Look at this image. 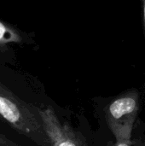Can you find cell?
I'll return each mask as SVG.
<instances>
[{
	"instance_id": "1",
	"label": "cell",
	"mask_w": 145,
	"mask_h": 146,
	"mask_svg": "<svg viewBox=\"0 0 145 146\" xmlns=\"http://www.w3.org/2000/svg\"><path fill=\"white\" fill-rule=\"evenodd\" d=\"M0 116L16 132L38 146H51L38 108L15 96L0 82Z\"/></svg>"
},
{
	"instance_id": "2",
	"label": "cell",
	"mask_w": 145,
	"mask_h": 146,
	"mask_svg": "<svg viewBox=\"0 0 145 146\" xmlns=\"http://www.w3.org/2000/svg\"><path fill=\"white\" fill-rule=\"evenodd\" d=\"M139 108V94L135 90L121 95L108 105L105 119L115 139H132Z\"/></svg>"
},
{
	"instance_id": "3",
	"label": "cell",
	"mask_w": 145,
	"mask_h": 146,
	"mask_svg": "<svg viewBox=\"0 0 145 146\" xmlns=\"http://www.w3.org/2000/svg\"><path fill=\"white\" fill-rule=\"evenodd\" d=\"M38 113L51 146H87L81 134L62 122L51 108H38Z\"/></svg>"
},
{
	"instance_id": "4",
	"label": "cell",
	"mask_w": 145,
	"mask_h": 146,
	"mask_svg": "<svg viewBox=\"0 0 145 146\" xmlns=\"http://www.w3.org/2000/svg\"><path fill=\"white\" fill-rule=\"evenodd\" d=\"M21 41L22 38L17 30L0 21V46L18 44Z\"/></svg>"
},
{
	"instance_id": "5",
	"label": "cell",
	"mask_w": 145,
	"mask_h": 146,
	"mask_svg": "<svg viewBox=\"0 0 145 146\" xmlns=\"http://www.w3.org/2000/svg\"><path fill=\"white\" fill-rule=\"evenodd\" d=\"M0 146H22L12 139H10L9 137H7L4 133L0 132Z\"/></svg>"
},
{
	"instance_id": "6",
	"label": "cell",
	"mask_w": 145,
	"mask_h": 146,
	"mask_svg": "<svg viewBox=\"0 0 145 146\" xmlns=\"http://www.w3.org/2000/svg\"><path fill=\"white\" fill-rule=\"evenodd\" d=\"M114 146H132V139H117Z\"/></svg>"
},
{
	"instance_id": "7",
	"label": "cell",
	"mask_w": 145,
	"mask_h": 146,
	"mask_svg": "<svg viewBox=\"0 0 145 146\" xmlns=\"http://www.w3.org/2000/svg\"><path fill=\"white\" fill-rule=\"evenodd\" d=\"M143 2V22H144V33L145 38V0H142Z\"/></svg>"
}]
</instances>
